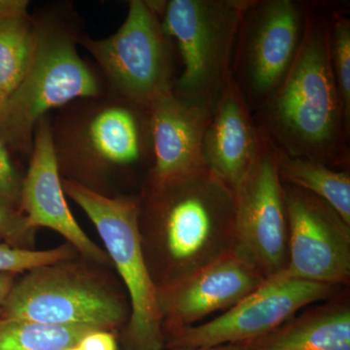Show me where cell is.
Wrapping results in <instances>:
<instances>
[{
    "label": "cell",
    "instance_id": "obj_25",
    "mask_svg": "<svg viewBox=\"0 0 350 350\" xmlns=\"http://www.w3.org/2000/svg\"><path fill=\"white\" fill-rule=\"evenodd\" d=\"M80 350H118L113 332L94 330L88 333L77 345Z\"/></svg>",
    "mask_w": 350,
    "mask_h": 350
},
{
    "label": "cell",
    "instance_id": "obj_24",
    "mask_svg": "<svg viewBox=\"0 0 350 350\" xmlns=\"http://www.w3.org/2000/svg\"><path fill=\"white\" fill-rule=\"evenodd\" d=\"M23 179L11 159L10 151L0 139V202L21 211Z\"/></svg>",
    "mask_w": 350,
    "mask_h": 350
},
{
    "label": "cell",
    "instance_id": "obj_6",
    "mask_svg": "<svg viewBox=\"0 0 350 350\" xmlns=\"http://www.w3.org/2000/svg\"><path fill=\"white\" fill-rule=\"evenodd\" d=\"M64 194L92 221L130 303L131 314L122 330L123 350H165L157 287L145 262L138 234L137 195L98 194L62 178Z\"/></svg>",
    "mask_w": 350,
    "mask_h": 350
},
{
    "label": "cell",
    "instance_id": "obj_18",
    "mask_svg": "<svg viewBox=\"0 0 350 350\" xmlns=\"http://www.w3.org/2000/svg\"><path fill=\"white\" fill-rule=\"evenodd\" d=\"M280 175L283 183L305 190L330 204L350 225V174L310 159L286 155L282 150Z\"/></svg>",
    "mask_w": 350,
    "mask_h": 350
},
{
    "label": "cell",
    "instance_id": "obj_8",
    "mask_svg": "<svg viewBox=\"0 0 350 350\" xmlns=\"http://www.w3.org/2000/svg\"><path fill=\"white\" fill-rule=\"evenodd\" d=\"M170 38L160 14L148 1L131 0L118 31L105 39L80 36L78 42L96 59L112 94L148 109L174 87Z\"/></svg>",
    "mask_w": 350,
    "mask_h": 350
},
{
    "label": "cell",
    "instance_id": "obj_17",
    "mask_svg": "<svg viewBox=\"0 0 350 350\" xmlns=\"http://www.w3.org/2000/svg\"><path fill=\"white\" fill-rule=\"evenodd\" d=\"M308 306L264 337L238 345L243 350H350L349 289Z\"/></svg>",
    "mask_w": 350,
    "mask_h": 350
},
{
    "label": "cell",
    "instance_id": "obj_7",
    "mask_svg": "<svg viewBox=\"0 0 350 350\" xmlns=\"http://www.w3.org/2000/svg\"><path fill=\"white\" fill-rule=\"evenodd\" d=\"M252 0H170L163 31L174 38L183 71L174 91L213 113L232 77L239 25Z\"/></svg>",
    "mask_w": 350,
    "mask_h": 350
},
{
    "label": "cell",
    "instance_id": "obj_5",
    "mask_svg": "<svg viewBox=\"0 0 350 350\" xmlns=\"http://www.w3.org/2000/svg\"><path fill=\"white\" fill-rule=\"evenodd\" d=\"M33 57L0 111V139L10 153L31 156L39 122L75 101L103 94V83L77 51L79 38L53 16L36 21Z\"/></svg>",
    "mask_w": 350,
    "mask_h": 350
},
{
    "label": "cell",
    "instance_id": "obj_4",
    "mask_svg": "<svg viewBox=\"0 0 350 350\" xmlns=\"http://www.w3.org/2000/svg\"><path fill=\"white\" fill-rule=\"evenodd\" d=\"M110 269L80 255L32 269L18 276L0 317L122 331L130 319V303Z\"/></svg>",
    "mask_w": 350,
    "mask_h": 350
},
{
    "label": "cell",
    "instance_id": "obj_19",
    "mask_svg": "<svg viewBox=\"0 0 350 350\" xmlns=\"http://www.w3.org/2000/svg\"><path fill=\"white\" fill-rule=\"evenodd\" d=\"M36 41V21L29 14L0 18V88L7 98L29 69Z\"/></svg>",
    "mask_w": 350,
    "mask_h": 350
},
{
    "label": "cell",
    "instance_id": "obj_3",
    "mask_svg": "<svg viewBox=\"0 0 350 350\" xmlns=\"http://www.w3.org/2000/svg\"><path fill=\"white\" fill-rule=\"evenodd\" d=\"M57 111L51 130L62 178L113 197L119 178L153 163L148 109L103 94Z\"/></svg>",
    "mask_w": 350,
    "mask_h": 350
},
{
    "label": "cell",
    "instance_id": "obj_20",
    "mask_svg": "<svg viewBox=\"0 0 350 350\" xmlns=\"http://www.w3.org/2000/svg\"><path fill=\"white\" fill-rule=\"evenodd\" d=\"M92 331L0 317V350H64L79 344Z\"/></svg>",
    "mask_w": 350,
    "mask_h": 350
},
{
    "label": "cell",
    "instance_id": "obj_21",
    "mask_svg": "<svg viewBox=\"0 0 350 350\" xmlns=\"http://www.w3.org/2000/svg\"><path fill=\"white\" fill-rule=\"evenodd\" d=\"M330 53L334 77L350 125V21L338 13L330 21Z\"/></svg>",
    "mask_w": 350,
    "mask_h": 350
},
{
    "label": "cell",
    "instance_id": "obj_10",
    "mask_svg": "<svg viewBox=\"0 0 350 350\" xmlns=\"http://www.w3.org/2000/svg\"><path fill=\"white\" fill-rule=\"evenodd\" d=\"M280 156L282 150L262 131L256 158L234 190L232 251L264 278L282 273L288 262L289 226Z\"/></svg>",
    "mask_w": 350,
    "mask_h": 350
},
{
    "label": "cell",
    "instance_id": "obj_16",
    "mask_svg": "<svg viewBox=\"0 0 350 350\" xmlns=\"http://www.w3.org/2000/svg\"><path fill=\"white\" fill-rule=\"evenodd\" d=\"M261 139V129L232 75L204 131V167L234 192L256 158Z\"/></svg>",
    "mask_w": 350,
    "mask_h": 350
},
{
    "label": "cell",
    "instance_id": "obj_12",
    "mask_svg": "<svg viewBox=\"0 0 350 350\" xmlns=\"http://www.w3.org/2000/svg\"><path fill=\"white\" fill-rule=\"evenodd\" d=\"M283 191L289 226L283 271L306 282L349 287L350 225L317 196L286 183Z\"/></svg>",
    "mask_w": 350,
    "mask_h": 350
},
{
    "label": "cell",
    "instance_id": "obj_9",
    "mask_svg": "<svg viewBox=\"0 0 350 350\" xmlns=\"http://www.w3.org/2000/svg\"><path fill=\"white\" fill-rule=\"evenodd\" d=\"M308 6L294 0H252L239 25L232 77L253 110L284 81L303 40Z\"/></svg>",
    "mask_w": 350,
    "mask_h": 350
},
{
    "label": "cell",
    "instance_id": "obj_22",
    "mask_svg": "<svg viewBox=\"0 0 350 350\" xmlns=\"http://www.w3.org/2000/svg\"><path fill=\"white\" fill-rule=\"evenodd\" d=\"M78 255V251L68 243L47 250H25L0 243V273L20 275L45 265L73 259Z\"/></svg>",
    "mask_w": 350,
    "mask_h": 350
},
{
    "label": "cell",
    "instance_id": "obj_28",
    "mask_svg": "<svg viewBox=\"0 0 350 350\" xmlns=\"http://www.w3.org/2000/svg\"><path fill=\"white\" fill-rule=\"evenodd\" d=\"M167 350H243L239 345H222L215 347H199V349H170Z\"/></svg>",
    "mask_w": 350,
    "mask_h": 350
},
{
    "label": "cell",
    "instance_id": "obj_14",
    "mask_svg": "<svg viewBox=\"0 0 350 350\" xmlns=\"http://www.w3.org/2000/svg\"><path fill=\"white\" fill-rule=\"evenodd\" d=\"M21 211L34 229L48 228L66 239L80 256L113 267L107 251L83 231L64 194L51 130V115L39 122L27 174L23 179Z\"/></svg>",
    "mask_w": 350,
    "mask_h": 350
},
{
    "label": "cell",
    "instance_id": "obj_11",
    "mask_svg": "<svg viewBox=\"0 0 350 350\" xmlns=\"http://www.w3.org/2000/svg\"><path fill=\"white\" fill-rule=\"evenodd\" d=\"M342 287L306 282L282 271L266 278L254 291L220 317L165 338V349H199L251 342L271 333L283 322Z\"/></svg>",
    "mask_w": 350,
    "mask_h": 350
},
{
    "label": "cell",
    "instance_id": "obj_1",
    "mask_svg": "<svg viewBox=\"0 0 350 350\" xmlns=\"http://www.w3.org/2000/svg\"><path fill=\"white\" fill-rule=\"evenodd\" d=\"M137 200L140 245L157 288L232 252L234 192L206 167L159 183L144 181Z\"/></svg>",
    "mask_w": 350,
    "mask_h": 350
},
{
    "label": "cell",
    "instance_id": "obj_27",
    "mask_svg": "<svg viewBox=\"0 0 350 350\" xmlns=\"http://www.w3.org/2000/svg\"><path fill=\"white\" fill-rule=\"evenodd\" d=\"M18 276L17 273H0V313Z\"/></svg>",
    "mask_w": 350,
    "mask_h": 350
},
{
    "label": "cell",
    "instance_id": "obj_26",
    "mask_svg": "<svg viewBox=\"0 0 350 350\" xmlns=\"http://www.w3.org/2000/svg\"><path fill=\"white\" fill-rule=\"evenodd\" d=\"M29 2L27 0H0V18L6 16L27 15Z\"/></svg>",
    "mask_w": 350,
    "mask_h": 350
},
{
    "label": "cell",
    "instance_id": "obj_29",
    "mask_svg": "<svg viewBox=\"0 0 350 350\" xmlns=\"http://www.w3.org/2000/svg\"><path fill=\"white\" fill-rule=\"evenodd\" d=\"M6 100V94H4V92L2 91L1 88H0V111H1L2 108H3L4 107V105H5Z\"/></svg>",
    "mask_w": 350,
    "mask_h": 350
},
{
    "label": "cell",
    "instance_id": "obj_30",
    "mask_svg": "<svg viewBox=\"0 0 350 350\" xmlns=\"http://www.w3.org/2000/svg\"><path fill=\"white\" fill-rule=\"evenodd\" d=\"M64 350H80V349H78L77 345H75V347H69V349H64Z\"/></svg>",
    "mask_w": 350,
    "mask_h": 350
},
{
    "label": "cell",
    "instance_id": "obj_23",
    "mask_svg": "<svg viewBox=\"0 0 350 350\" xmlns=\"http://www.w3.org/2000/svg\"><path fill=\"white\" fill-rule=\"evenodd\" d=\"M36 231L22 211L0 202V243L33 250Z\"/></svg>",
    "mask_w": 350,
    "mask_h": 350
},
{
    "label": "cell",
    "instance_id": "obj_2",
    "mask_svg": "<svg viewBox=\"0 0 350 350\" xmlns=\"http://www.w3.org/2000/svg\"><path fill=\"white\" fill-rule=\"evenodd\" d=\"M259 128L286 155L338 169L349 163L350 125L333 68L330 23L308 11L303 40L284 81L259 109Z\"/></svg>",
    "mask_w": 350,
    "mask_h": 350
},
{
    "label": "cell",
    "instance_id": "obj_13",
    "mask_svg": "<svg viewBox=\"0 0 350 350\" xmlns=\"http://www.w3.org/2000/svg\"><path fill=\"white\" fill-rule=\"evenodd\" d=\"M266 278L234 251L180 280L157 288L165 337L225 312L254 291Z\"/></svg>",
    "mask_w": 350,
    "mask_h": 350
},
{
    "label": "cell",
    "instance_id": "obj_15",
    "mask_svg": "<svg viewBox=\"0 0 350 350\" xmlns=\"http://www.w3.org/2000/svg\"><path fill=\"white\" fill-rule=\"evenodd\" d=\"M153 163L144 181L159 183L204 167L202 146L211 114L174 90L148 108Z\"/></svg>",
    "mask_w": 350,
    "mask_h": 350
}]
</instances>
